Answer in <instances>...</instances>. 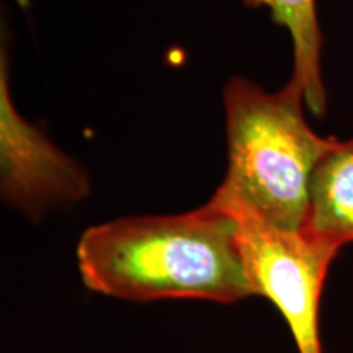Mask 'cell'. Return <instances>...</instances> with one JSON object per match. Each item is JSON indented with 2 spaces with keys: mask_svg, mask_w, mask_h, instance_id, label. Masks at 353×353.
Wrapping results in <instances>:
<instances>
[{
  "mask_svg": "<svg viewBox=\"0 0 353 353\" xmlns=\"http://www.w3.org/2000/svg\"><path fill=\"white\" fill-rule=\"evenodd\" d=\"M77 263L88 290L130 301L252 296L237 223L213 198L183 214L132 216L87 229Z\"/></svg>",
  "mask_w": 353,
  "mask_h": 353,
  "instance_id": "cell-1",
  "label": "cell"
},
{
  "mask_svg": "<svg viewBox=\"0 0 353 353\" xmlns=\"http://www.w3.org/2000/svg\"><path fill=\"white\" fill-rule=\"evenodd\" d=\"M303 103L304 88L294 77L273 94L244 77L229 81L224 88L228 174L216 200L275 228L301 231L312 172L334 141L309 128Z\"/></svg>",
  "mask_w": 353,
  "mask_h": 353,
  "instance_id": "cell-2",
  "label": "cell"
},
{
  "mask_svg": "<svg viewBox=\"0 0 353 353\" xmlns=\"http://www.w3.org/2000/svg\"><path fill=\"white\" fill-rule=\"evenodd\" d=\"M234 216L237 241L254 293L278 307L299 353H324L319 307L330 263L341 247L306 231H286L216 200Z\"/></svg>",
  "mask_w": 353,
  "mask_h": 353,
  "instance_id": "cell-3",
  "label": "cell"
},
{
  "mask_svg": "<svg viewBox=\"0 0 353 353\" xmlns=\"http://www.w3.org/2000/svg\"><path fill=\"white\" fill-rule=\"evenodd\" d=\"M2 56L0 87V161L2 196L30 218H39L57 203L77 201L88 193L83 169L61 152L13 107Z\"/></svg>",
  "mask_w": 353,
  "mask_h": 353,
  "instance_id": "cell-4",
  "label": "cell"
},
{
  "mask_svg": "<svg viewBox=\"0 0 353 353\" xmlns=\"http://www.w3.org/2000/svg\"><path fill=\"white\" fill-rule=\"evenodd\" d=\"M303 231L341 249L353 244V138H334L317 162Z\"/></svg>",
  "mask_w": 353,
  "mask_h": 353,
  "instance_id": "cell-5",
  "label": "cell"
},
{
  "mask_svg": "<svg viewBox=\"0 0 353 353\" xmlns=\"http://www.w3.org/2000/svg\"><path fill=\"white\" fill-rule=\"evenodd\" d=\"M247 7H268L275 23L286 26L293 39V76L301 82L306 105L316 117L325 112V88L322 82V33L317 23L314 0H244Z\"/></svg>",
  "mask_w": 353,
  "mask_h": 353,
  "instance_id": "cell-6",
  "label": "cell"
}]
</instances>
